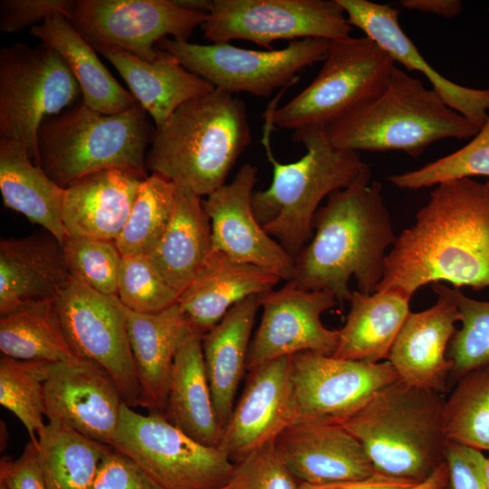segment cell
<instances>
[{
	"mask_svg": "<svg viewBox=\"0 0 489 489\" xmlns=\"http://www.w3.org/2000/svg\"><path fill=\"white\" fill-rule=\"evenodd\" d=\"M489 287V180L441 182L388 252L375 292L411 299L429 283Z\"/></svg>",
	"mask_w": 489,
	"mask_h": 489,
	"instance_id": "1",
	"label": "cell"
},
{
	"mask_svg": "<svg viewBox=\"0 0 489 489\" xmlns=\"http://www.w3.org/2000/svg\"><path fill=\"white\" fill-rule=\"evenodd\" d=\"M368 168L353 184L336 190L313 219L312 237L293 257L291 282L307 291H329L349 302L353 276L358 291L371 294L380 283L395 235L379 182Z\"/></svg>",
	"mask_w": 489,
	"mask_h": 489,
	"instance_id": "2",
	"label": "cell"
},
{
	"mask_svg": "<svg viewBox=\"0 0 489 489\" xmlns=\"http://www.w3.org/2000/svg\"><path fill=\"white\" fill-rule=\"evenodd\" d=\"M264 113L262 144L273 167L272 183L252 197L254 213L265 232L292 257L313 235V219L321 201L332 192L353 184L369 166L360 152L335 147L324 129L294 131L292 140L301 142L306 153L297 161L282 163L271 149L273 113L279 97Z\"/></svg>",
	"mask_w": 489,
	"mask_h": 489,
	"instance_id": "3",
	"label": "cell"
},
{
	"mask_svg": "<svg viewBox=\"0 0 489 489\" xmlns=\"http://www.w3.org/2000/svg\"><path fill=\"white\" fill-rule=\"evenodd\" d=\"M251 139L244 102L215 88L185 102L155 128L146 168L207 197L225 184Z\"/></svg>",
	"mask_w": 489,
	"mask_h": 489,
	"instance_id": "4",
	"label": "cell"
},
{
	"mask_svg": "<svg viewBox=\"0 0 489 489\" xmlns=\"http://www.w3.org/2000/svg\"><path fill=\"white\" fill-rule=\"evenodd\" d=\"M441 394L401 380L377 390L340 421L380 474L419 483L446 462Z\"/></svg>",
	"mask_w": 489,
	"mask_h": 489,
	"instance_id": "5",
	"label": "cell"
},
{
	"mask_svg": "<svg viewBox=\"0 0 489 489\" xmlns=\"http://www.w3.org/2000/svg\"><path fill=\"white\" fill-rule=\"evenodd\" d=\"M324 129L342 149L397 150L412 158L436 141L473 138L479 130L436 91L396 66L375 98Z\"/></svg>",
	"mask_w": 489,
	"mask_h": 489,
	"instance_id": "6",
	"label": "cell"
},
{
	"mask_svg": "<svg viewBox=\"0 0 489 489\" xmlns=\"http://www.w3.org/2000/svg\"><path fill=\"white\" fill-rule=\"evenodd\" d=\"M137 102L116 114L97 112L82 101L43 120L37 133L39 166L66 188L109 169L148 177L146 150L155 129Z\"/></svg>",
	"mask_w": 489,
	"mask_h": 489,
	"instance_id": "7",
	"label": "cell"
},
{
	"mask_svg": "<svg viewBox=\"0 0 489 489\" xmlns=\"http://www.w3.org/2000/svg\"><path fill=\"white\" fill-rule=\"evenodd\" d=\"M322 62L308 86L274 109V126L294 131L325 129L375 98L396 66L367 36L331 40Z\"/></svg>",
	"mask_w": 489,
	"mask_h": 489,
	"instance_id": "8",
	"label": "cell"
},
{
	"mask_svg": "<svg viewBox=\"0 0 489 489\" xmlns=\"http://www.w3.org/2000/svg\"><path fill=\"white\" fill-rule=\"evenodd\" d=\"M79 83L62 55L41 43L0 50V139L23 144L39 166L37 133L48 117L80 102ZM40 167V166H39Z\"/></svg>",
	"mask_w": 489,
	"mask_h": 489,
	"instance_id": "9",
	"label": "cell"
},
{
	"mask_svg": "<svg viewBox=\"0 0 489 489\" xmlns=\"http://www.w3.org/2000/svg\"><path fill=\"white\" fill-rule=\"evenodd\" d=\"M112 447L163 489H216L228 484L235 464L219 447L203 445L159 412L142 415L122 404Z\"/></svg>",
	"mask_w": 489,
	"mask_h": 489,
	"instance_id": "10",
	"label": "cell"
},
{
	"mask_svg": "<svg viewBox=\"0 0 489 489\" xmlns=\"http://www.w3.org/2000/svg\"><path fill=\"white\" fill-rule=\"evenodd\" d=\"M206 13L201 28L216 43L245 40L271 50L279 40H336L351 25L338 0H181Z\"/></svg>",
	"mask_w": 489,
	"mask_h": 489,
	"instance_id": "11",
	"label": "cell"
},
{
	"mask_svg": "<svg viewBox=\"0 0 489 489\" xmlns=\"http://www.w3.org/2000/svg\"><path fill=\"white\" fill-rule=\"evenodd\" d=\"M330 40L306 38L290 42L280 50H249L229 43L197 44L165 38L157 47L175 58L188 71L216 89L235 94L246 92L269 97L288 88L305 67L322 62Z\"/></svg>",
	"mask_w": 489,
	"mask_h": 489,
	"instance_id": "12",
	"label": "cell"
},
{
	"mask_svg": "<svg viewBox=\"0 0 489 489\" xmlns=\"http://www.w3.org/2000/svg\"><path fill=\"white\" fill-rule=\"evenodd\" d=\"M206 15L180 0H74L68 21L96 52L114 49L153 61L159 41H188Z\"/></svg>",
	"mask_w": 489,
	"mask_h": 489,
	"instance_id": "13",
	"label": "cell"
},
{
	"mask_svg": "<svg viewBox=\"0 0 489 489\" xmlns=\"http://www.w3.org/2000/svg\"><path fill=\"white\" fill-rule=\"evenodd\" d=\"M398 380L388 360L368 363L314 351L293 354L288 373L290 424L309 420L339 423L377 390Z\"/></svg>",
	"mask_w": 489,
	"mask_h": 489,
	"instance_id": "14",
	"label": "cell"
},
{
	"mask_svg": "<svg viewBox=\"0 0 489 489\" xmlns=\"http://www.w3.org/2000/svg\"><path fill=\"white\" fill-rule=\"evenodd\" d=\"M55 308L74 353L102 367L115 381L126 405L140 407L136 365L119 298L103 295L72 278Z\"/></svg>",
	"mask_w": 489,
	"mask_h": 489,
	"instance_id": "15",
	"label": "cell"
},
{
	"mask_svg": "<svg viewBox=\"0 0 489 489\" xmlns=\"http://www.w3.org/2000/svg\"><path fill=\"white\" fill-rule=\"evenodd\" d=\"M260 325L251 340L246 369L303 351L332 355L339 331L325 327L321 314L338 304L329 291H307L291 281L258 295Z\"/></svg>",
	"mask_w": 489,
	"mask_h": 489,
	"instance_id": "16",
	"label": "cell"
},
{
	"mask_svg": "<svg viewBox=\"0 0 489 489\" xmlns=\"http://www.w3.org/2000/svg\"><path fill=\"white\" fill-rule=\"evenodd\" d=\"M45 417L112 446L124 403L110 375L90 360L52 363L44 385Z\"/></svg>",
	"mask_w": 489,
	"mask_h": 489,
	"instance_id": "17",
	"label": "cell"
},
{
	"mask_svg": "<svg viewBox=\"0 0 489 489\" xmlns=\"http://www.w3.org/2000/svg\"><path fill=\"white\" fill-rule=\"evenodd\" d=\"M257 173L250 163L243 165L229 184L203 201L211 223L212 251L269 270L288 282L293 275L294 259L265 232L252 207Z\"/></svg>",
	"mask_w": 489,
	"mask_h": 489,
	"instance_id": "18",
	"label": "cell"
},
{
	"mask_svg": "<svg viewBox=\"0 0 489 489\" xmlns=\"http://www.w3.org/2000/svg\"><path fill=\"white\" fill-rule=\"evenodd\" d=\"M273 444L288 470L301 483L358 480L377 473L361 444L338 423H292L277 435Z\"/></svg>",
	"mask_w": 489,
	"mask_h": 489,
	"instance_id": "19",
	"label": "cell"
},
{
	"mask_svg": "<svg viewBox=\"0 0 489 489\" xmlns=\"http://www.w3.org/2000/svg\"><path fill=\"white\" fill-rule=\"evenodd\" d=\"M433 291L436 302L427 310L408 313L388 360L402 382L442 394L453 366L446 351L456 331L459 312L450 287L434 283Z\"/></svg>",
	"mask_w": 489,
	"mask_h": 489,
	"instance_id": "20",
	"label": "cell"
},
{
	"mask_svg": "<svg viewBox=\"0 0 489 489\" xmlns=\"http://www.w3.org/2000/svg\"><path fill=\"white\" fill-rule=\"evenodd\" d=\"M289 363L290 356L281 357L248 370L218 446L234 464L273 441L290 424Z\"/></svg>",
	"mask_w": 489,
	"mask_h": 489,
	"instance_id": "21",
	"label": "cell"
},
{
	"mask_svg": "<svg viewBox=\"0 0 489 489\" xmlns=\"http://www.w3.org/2000/svg\"><path fill=\"white\" fill-rule=\"evenodd\" d=\"M348 22L365 33L393 60L422 73L452 109L480 129L489 115V89L459 85L441 75L424 59L402 30L399 11L390 5L368 0H338Z\"/></svg>",
	"mask_w": 489,
	"mask_h": 489,
	"instance_id": "22",
	"label": "cell"
},
{
	"mask_svg": "<svg viewBox=\"0 0 489 489\" xmlns=\"http://www.w3.org/2000/svg\"><path fill=\"white\" fill-rule=\"evenodd\" d=\"M71 279L62 245L53 235L0 241V315L56 302Z\"/></svg>",
	"mask_w": 489,
	"mask_h": 489,
	"instance_id": "23",
	"label": "cell"
},
{
	"mask_svg": "<svg viewBox=\"0 0 489 489\" xmlns=\"http://www.w3.org/2000/svg\"><path fill=\"white\" fill-rule=\"evenodd\" d=\"M122 306L140 388V407L164 414L177 351L193 329L177 302L155 313Z\"/></svg>",
	"mask_w": 489,
	"mask_h": 489,
	"instance_id": "24",
	"label": "cell"
},
{
	"mask_svg": "<svg viewBox=\"0 0 489 489\" xmlns=\"http://www.w3.org/2000/svg\"><path fill=\"white\" fill-rule=\"evenodd\" d=\"M282 280L269 270L212 251L180 293L177 304L192 329L206 334L239 302L273 289Z\"/></svg>",
	"mask_w": 489,
	"mask_h": 489,
	"instance_id": "25",
	"label": "cell"
},
{
	"mask_svg": "<svg viewBox=\"0 0 489 489\" xmlns=\"http://www.w3.org/2000/svg\"><path fill=\"white\" fill-rule=\"evenodd\" d=\"M142 180L124 170L109 169L64 188L62 218L67 236L115 242Z\"/></svg>",
	"mask_w": 489,
	"mask_h": 489,
	"instance_id": "26",
	"label": "cell"
},
{
	"mask_svg": "<svg viewBox=\"0 0 489 489\" xmlns=\"http://www.w3.org/2000/svg\"><path fill=\"white\" fill-rule=\"evenodd\" d=\"M98 52L115 67L135 100L153 119L156 129L182 104L215 89L160 49L153 61L114 49Z\"/></svg>",
	"mask_w": 489,
	"mask_h": 489,
	"instance_id": "27",
	"label": "cell"
},
{
	"mask_svg": "<svg viewBox=\"0 0 489 489\" xmlns=\"http://www.w3.org/2000/svg\"><path fill=\"white\" fill-rule=\"evenodd\" d=\"M259 308L258 295L239 302L202 337L206 372L222 429L233 412L246 369L251 332Z\"/></svg>",
	"mask_w": 489,
	"mask_h": 489,
	"instance_id": "28",
	"label": "cell"
},
{
	"mask_svg": "<svg viewBox=\"0 0 489 489\" xmlns=\"http://www.w3.org/2000/svg\"><path fill=\"white\" fill-rule=\"evenodd\" d=\"M211 252V223L203 201L189 188L177 186L168 225L147 256L160 276L180 295Z\"/></svg>",
	"mask_w": 489,
	"mask_h": 489,
	"instance_id": "29",
	"label": "cell"
},
{
	"mask_svg": "<svg viewBox=\"0 0 489 489\" xmlns=\"http://www.w3.org/2000/svg\"><path fill=\"white\" fill-rule=\"evenodd\" d=\"M202 337L193 329L177 351L164 416L196 441L218 447L223 429L206 372Z\"/></svg>",
	"mask_w": 489,
	"mask_h": 489,
	"instance_id": "30",
	"label": "cell"
},
{
	"mask_svg": "<svg viewBox=\"0 0 489 489\" xmlns=\"http://www.w3.org/2000/svg\"><path fill=\"white\" fill-rule=\"evenodd\" d=\"M410 299L396 292L365 294L353 291L350 312L339 330L334 358L378 363L388 360L396 338L410 312Z\"/></svg>",
	"mask_w": 489,
	"mask_h": 489,
	"instance_id": "31",
	"label": "cell"
},
{
	"mask_svg": "<svg viewBox=\"0 0 489 489\" xmlns=\"http://www.w3.org/2000/svg\"><path fill=\"white\" fill-rule=\"evenodd\" d=\"M0 190L5 207L43 226L62 244L64 188L34 163L22 143L0 139Z\"/></svg>",
	"mask_w": 489,
	"mask_h": 489,
	"instance_id": "32",
	"label": "cell"
},
{
	"mask_svg": "<svg viewBox=\"0 0 489 489\" xmlns=\"http://www.w3.org/2000/svg\"><path fill=\"white\" fill-rule=\"evenodd\" d=\"M64 59L82 93V102L102 114L122 112L138 101L102 64L96 51L63 16L57 15L29 31Z\"/></svg>",
	"mask_w": 489,
	"mask_h": 489,
	"instance_id": "33",
	"label": "cell"
},
{
	"mask_svg": "<svg viewBox=\"0 0 489 489\" xmlns=\"http://www.w3.org/2000/svg\"><path fill=\"white\" fill-rule=\"evenodd\" d=\"M110 447L61 423L48 422L37 446L48 489H91Z\"/></svg>",
	"mask_w": 489,
	"mask_h": 489,
	"instance_id": "34",
	"label": "cell"
},
{
	"mask_svg": "<svg viewBox=\"0 0 489 489\" xmlns=\"http://www.w3.org/2000/svg\"><path fill=\"white\" fill-rule=\"evenodd\" d=\"M0 316L2 355L51 363L79 358L62 331L55 302L23 306Z\"/></svg>",
	"mask_w": 489,
	"mask_h": 489,
	"instance_id": "35",
	"label": "cell"
},
{
	"mask_svg": "<svg viewBox=\"0 0 489 489\" xmlns=\"http://www.w3.org/2000/svg\"><path fill=\"white\" fill-rule=\"evenodd\" d=\"M176 192L177 185L157 173L141 181L127 222L115 241L122 257L149 255L154 250L170 220Z\"/></svg>",
	"mask_w": 489,
	"mask_h": 489,
	"instance_id": "36",
	"label": "cell"
},
{
	"mask_svg": "<svg viewBox=\"0 0 489 489\" xmlns=\"http://www.w3.org/2000/svg\"><path fill=\"white\" fill-rule=\"evenodd\" d=\"M447 441L489 451V364L458 380L443 408Z\"/></svg>",
	"mask_w": 489,
	"mask_h": 489,
	"instance_id": "37",
	"label": "cell"
},
{
	"mask_svg": "<svg viewBox=\"0 0 489 489\" xmlns=\"http://www.w3.org/2000/svg\"><path fill=\"white\" fill-rule=\"evenodd\" d=\"M51 364L4 355L0 358V403L23 423L36 446L37 436L46 425L44 385Z\"/></svg>",
	"mask_w": 489,
	"mask_h": 489,
	"instance_id": "38",
	"label": "cell"
},
{
	"mask_svg": "<svg viewBox=\"0 0 489 489\" xmlns=\"http://www.w3.org/2000/svg\"><path fill=\"white\" fill-rule=\"evenodd\" d=\"M476 176L489 177V115L472 139L458 150L388 179L399 188L418 189Z\"/></svg>",
	"mask_w": 489,
	"mask_h": 489,
	"instance_id": "39",
	"label": "cell"
},
{
	"mask_svg": "<svg viewBox=\"0 0 489 489\" xmlns=\"http://www.w3.org/2000/svg\"><path fill=\"white\" fill-rule=\"evenodd\" d=\"M459 312L460 329L451 339L446 357L452 361L450 376L458 380L465 373L489 364V302L467 297L450 288Z\"/></svg>",
	"mask_w": 489,
	"mask_h": 489,
	"instance_id": "40",
	"label": "cell"
},
{
	"mask_svg": "<svg viewBox=\"0 0 489 489\" xmlns=\"http://www.w3.org/2000/svg\"><path fill=\"white\" fill-rule=\"evenodd\" d=\"M72 278L106 296H118L122 256L113 241L67 236L62 243Z\"/></svg>",
	"mask_w": 489,
	"mask_h": 489,
	"instance_id": "41",
	"label": "cell"
},
{
	"mask_svg": "<svg viewBox=\"0 0 489 489\" xmlns=\"http://www.w3.org/2000/svg\"><path fill=\"white\" fill-rule=\"evenodd\" d=\"M117 297L134 312L155 313L176 304L179 293L160 276L147 255L139 254L122 257Z\"/></svg>",
	"mask_w": 489,
	"mask_h": 489,
	"instance_id": "42",
	"label": "cell"
},
{
	"mask_svg": "<svg viewBox=\"0 0 489 489\" xmlns=\"http://www.w3.org/2000/svg\"><path fill=\"white\" fill-rule=\"evenodd\" d=\"M233 489H300V484L279 456L273 441L235 464Z\"/></svg>",
	"mask_w": 489,
	"mask_h": 489,
	"instance_id": "43",
	"label": "cell"
},
{
	"mask_svg": "<svg viewBox=\"0 0 489 489\" xmlns=\"http://www.w3.org/2000/svg\"><path fill=\"white\" fill-rule=\"evenodd\" d=\"M73 4L74 0H1L0 30L14 34L32 29L57 15L68 20Z\"/></svg>",
	"mask_w": 489,
	"mask_h": 489,
	"instance_id": "44",
	"label": "cell"
},
{
	"mask_svg": "<svg viewBox=\"0 0 489 489\" xmlns=\"http://www.w3.org/2000/svg\"><path fill=\"white\" fill-rule=\"evenodd\" d=\"M91 489H163L132 459L110 446Z\"/></svg>",
	"mask_w": 489,
	"mask_h": 489,
	"instance_id": "45",
	"label": "cell"
},
{
	"mask_svg": "<svg viewBox=\"0 0 489 489\" xmlns=\"http://www.w3.org/2000/svg\"><path fill=\"white\" fill-rule=\"evenodd\" d=\"M484 458L478 449L448 441L446 463L449 489H488L484 474Z\"/></svg>",
	"mask_w": 489,
	"mask_h": 489,
	"instance_id": "46",
	"label": "cell"
},
{
	"mask_svg": "<svg viewBox=\"0 0 489 489\" xmlns=\"http://www.w3.org/2000/svg\"><path fill=\"white\" fill-rule=\"evenodd\" d=\"M0 482L7 489H48L37 453V446L29 441L20 457H3L0 464Z\"/></svg>",
	"mask_w": 489,
	"mask_h": 489,
	"instance_id": "47",
	"label": "cell"
},
{
	"mask_svg": "<svg viewBox=\"0 0 489 489\" xmlns=\"http://www.w3.org/2000/svg\"><path fill=\"white\" fill-rule=\"evenodd\" d=\"M416 482L375 473L373 475L358 480L311 484L301 483L300 489H408Z\"/></svg>",
	"mask_w": 489,
	"mask_h": 489,
	"instance_id": "48",
	"label": "cell"
},
{
	"mask_svg": "<svg viewBox=\"0 0 489 489\" xmlns=\"http://www.w3.org/2000/svg\"><path fill=\"white\" fill-rule=\"evenodd\" d=\"M399 5L410 11L432 14L445 18H453L462 10L459 0H402Z\"/></svg>",
	"mask_w": 489,
	"mask_h": 489,
	"instance_id": "49",
	"label": "cell"
},
{
	"mask_svg": "<svg viewBox=\"0 0 489 489\" xmlns=\"http://www.w3.org/2000/svg\"><path fill=\"white\" fill-rule=\"evenodd\" d=\"M448 485V470L446 463L441 464L427 479L416 484L408 489H446Z\"/></svg>",
	"mask_w": 489,
	"mask_h": 489,
	"instance_id": "50",
	"label": "cell"
},
{
	"mask_svg": "<svg viewBox=\"0 0 489 489\" xmlns=\"http://www.w3.org/2000/svg\"><path fill=\"white\" fill-rule=\"evenodd\" d=\"M484 474L487 488L489 489V455L484 458Z\"/></svg>",
	"mask_w": 489,
	"mask_h": 489,
	"instance_id": "51",
	"label": "cell"
},
{
	"mask_svg": "<svg viewBox=\"0 0 489 489\" xmlns=\"http://www.w3.org/2000/svg\"><path fill=\"white\" fill-rule=\"evenodd\" d=\"M216 489H233V486H232L231 483H229L228 484H226L225 486L216 488Z\"/></svg>",
	"mask_w": 489,
	"mask_h": 489,
	"instance_id": "52",
	"label": "cell"
},
{
	"mask_svg": "<svg viewBox=\"0 0 489 489\" xmlns=\"http://www.w3.org/2000/svg\"><path fill=\"white\" fill-rule=\"evenodd\" d=\"M0 489H7V487L5 486L4 483L0 482Z\"/></svg>",
	"mask_w": 489,
	"mask_h": 489,
	"instance_id": "53",
	"label": "cell"
}]
</instances>
